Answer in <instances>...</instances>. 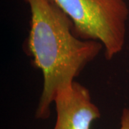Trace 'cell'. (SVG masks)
Masks as SVG:
<instances>
[{
    "label": "cell",
    "mask_w": 129,
    "mask_h": 129,
    "mask_svg": "<svg viewBox=\"0 0 129 129\" xmlns=\"http://www.w3.org/2000/svg\"><path fill=\"white\" fill-rule=\"evenodd\" d=\"M24 2L30 11L26 52L43 78L35 118L46 120L57 93L69 88L104 48L100 42L78 37L71 19L52 0Z\"/></svg>",
    "instance_id": "obj_1"
},
{
    "label": "cell",
    "mask_w": 129,
    "mask_h": 129,
    "mask_svg": "<svg viewBox=\"0 0 129 129\" xmlns=\"http://www.w3.org/2000/svg\"><path fill=\"white\" fill-rule=\"evenodd\" d=\"M54 103L57 118L52 129H90L101 116L90 90L76 80L57 93Z\"/></svg>",
    "instance_id": "obj_3"
},
{
    "label": "cell",
    "mask_w": 129,
    "mask_h": 129,
    "mask_svg": "<svg viewBox=\"0 0 129 129\" xmlns=\"http://www.w3.org/2000/svg\"><path fill=\"white\" fill-rule=\"evenodd\" d=\"M119 129H129V108H125L122 111Z\"/></svg>",
    "instance_id": "obj_4"
},
{
    "label": "cell",
    "mask_w": 129,
    "mask_h": 129,
    "mask_svg": "<svg viewBox=\"0 0 129 129\" xmlns=\"http://www.w3.org/2000/svg\"><path fill=\"white\" fill-rule=\"evenodd\" d=\"M73 24L75 34L101 42L107 60L123 50L129 8L125 0H52Z\"/></svg>",
    "instance_id": "obj_2"
}]
</instances>
